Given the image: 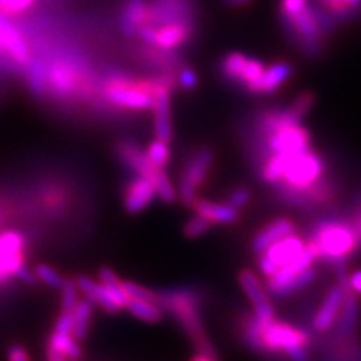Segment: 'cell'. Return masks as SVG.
I'll use <instances>...</instances> for the list:
<instances>
[{"label": "cell", "mask_w": 361, "mask_h": 361, "mask_svg": "<svg viewBox=\"0 0 361 361\" xmlns=\"http://www.w3.org/2000/svg\"><path fill=\"white\" fill-rule=\"evenodd\" d=\"M306 244L316 261H325L329 267L348 262L351 255L360 250L351 226L342 214L316 220L307 232Z\"/></svg>", "instance_id": "obj_1"}, {"label": "cell", "mask_w": 361, "mask_h": 361, "mask_svg": "<svg viewBox=\"0 0 361 361\" xmlns=\"http://www.w3.org/2000/svg\"><path fill=\"white\" fill-rule=\"evenodd\" d=\"M158 304H163L164 307L171 309L178 319L183 322L184 329L193 338L197 349L200 351L195 360H214L216 353H214L212 345L207 341L205 333H203V326L199 318L197 312V300L191 292H169L158 295Z\"/></svg>", "instance_id": "obj_2"}, {"label": "cell", "mask_w": 361, "mask_h": 361, "mask_svg": "<svg viewBox=\"0 0 361 361\" xmlns=\"http://www.w3.org/2000/svg\"><path fill=\"white\" fill-rule=\"evenodd\" d=\"M297 348H314L313 336L302 326L271 319L264 322L261 330V353L289 355Z\"/></svg>", "instance_id": "obj_3"}, {"label": "cell", "mask_w": 361, "mask_h": 361, "mask_svg": "<svg viewBox=\"0 0 361 361\" xmlns=\"http://www.w3.org/2000/svg\"><path fill=\"white\" fill-rule=\"evenodd\" d=\"M286 33L300 51L307 58H318L324 50V32L319 26L313 5H306L298 14L281 18Z\"/></svg>", "instance_id": "obj_4"}, {"label": "cell", "mask_w": 361, "mask_h": 361, "mask_svg": "<svg viewBox=\"0 0 361 361\" xmlns=\"http://www.w3.org/2000/svg\"><path fill=\"white\" fill-rule=\"evenodd\" d=\"M155 80H131L116 77L107 82L104 95L111 104L130 110H151L154 107Z\"/></svg>", "instance_id": "obj_5"}, {"label": "cell", "mask_w": 361, "mask_h": 361, "mask_svg": "<svg viewBox=\"0 0 361 361\" xmlns=\"http://www.w3.org/2000/svg\"><path fill=\"white\" fill-rule=\"evenodd\" d=\"M325 173L326 164L324 157L309 148L302 152L290 155L285 173L277 184L293 190H304L313 185Z\"/></svg>", "instance_id": "obj_6"}, {"label": "cell", "mask_w": 361, "mask_h": 361, "mask_svg": "<svg viewBox=\"0 0 361 361\" xmlns=\"http://www.w3.org/2000/svg\"><path fill=\"white\" fill-rule=\"evenodd\" d=\"M47 357L53 361L80 360L83 357L82 348L73 336V310H62L58 321H56L54 331L49 341Z\"/></svg>", "instance_id": "obj_7"}, {"label": "cell", "mask_w": 361, "mask_h": 361, "mask_svg": "<svg viewBox=\"0 0 361 361\" xmlns=\"http://www.w3.org/2000/svg\"><path fill=\"white\" fill-rule=\"evenodd\" d=\"M306 247V241L298 233H290L280 241L269 245L264 253L259 255V269L268 279L276 271L290 261H293Z\"/></svg>", "instance_id": "obj_8"}, {"label": "cell", "mask_w": 361, "mask_h": 361, "mask_svg": "<svg viewBox=\"0 0 361 361\" xmlns=\"http://www.w3.org/2000/svg\"><path fill=\"white\" fill-rule=\"evenodd\" d=\"M25 236L17 231L0 233V283L16 277L25 265Z\"/></svg>", "instance_id": "obj_9"}, {"label": "cell", "mask_w": 361, "mask_h": 361, "mask_svg": "<svg viewBox=\"0 0 361 361\" xmlns=\"http://www.w3.org/2000/svg\"><path fill=\"white\" fill-rule=\"evenodd\" d=\"M240 285L243 286L247 298L255 307V314L262 321H271L276 318V309L269 301L268 293L264 289L261 280L252 269H243L240 273Z\"/></svg>", "instance_id": "obj_10"}, {"label": "cell", "mask_w": 361, "mask_h": 361, "mask_svg": "<svg viewBox=\"0 0 361 361\" xmlns=\"http://www.w3.org/2000/svg\"><path fill=\"white\" fill-rule=\"evenodd\" d=\"M343 301V288L341 285H334L326 290L325 297L321 302V306L316 310L313 319H312V331L318 334L329 333L341 313Z\"/></svg>", "instance_id": "obj_11"}, {"label": "cell", "mask_w": 361, "mask_h": 361, "mask_svg": "<svg viewBox=\"0 0 361 361\" xmlns=\"http://www.w3.org/2000/svg\"><path fill=\"white\" fill-rule=\"evenodd\" d=\"M154 111H155V135L157 139L171 143V95H169V82L166 78H157L154 90Z\"/></svg>", "instance_id": "obj_12"}, {"label": "cell", "mask_w": 361, "mask_h": 361, "mask_svg": "<svg viewBox=\"0 0 361 361\" xmlns=\"http://www.w3.org/2000/svg\"><path fill=\"white\" fill-rule=\"evenodd\" d=\"M0 44H2V53L13 58L16 63L26 65L29 62V49L25 38L2 11H0Z\"/></svg>", "instance_id": "obj_13"}, {"label": "cell", "mask_w": 361, "mask_h": 361, "mask_svg": "<svg viewBox=\"0 0 361 361\" xmlns=\"http://www.w3.org/2000/svg\"><path fill=\"white\" fill-rule=\"evenodd\" d=\"M191 33H193L191 23H167V25L155 27V39L152 47L161 51H172L184 45L191 38Z\"/></svg>", "instance_id": "obj_14"}, {"label": "cell", "mask_w": 361, "mask_h": 361, "mask_svg": "<svg viewBox=\"0 0 361 361\" xmlns=\"http://www.w3.org/2000/svg\"><path fill=\"white\" fill-rule=\"evenodd\" d=\"M155 196L157 191L152 180L149 178L139 175L127 187L123 203H126V209L130 214H137L148 207Z\"/></svg>", "instance_id": "obj_15"}, {"label": "cell", "mask_w": 361, "mask_h": 361, "mask_svg": "<svg viewBox=\"0 0 361 361\" xmlns=\"http://www.w3.org/2000/svg\"><path fill=\"white\" fill-rule=\"evenodd\" d=\"M295 232V224L289 219H276L269 221L264 229L259 231L252 241V248L256 255L264 253L269 245L280 241L285 236Z\"/></svg>", "instance_id": "obj_16"}, {"label": "cell", "mask_w": 361, "mask_h": 361, "mask_svg": "<svg viewBox=\"0 0 361 361\" xmlns=\"http://www.w3.org/2000/svg\"><path fill=\"white\" fill-rule=\"evenodd\" d=\"M193 209L199 216L205 217L211 223H220V224H232L238 221L240 212L236 208H233L231 203H216L211 200L196 199L193 202Z\"/></svg>", "instance_id": "obj_17"}, {"label": "cell", "mask_w": 361, "mask_h": 361, "mask_svg": "<svg viewBox=\"0 0 361 361\" xmlns=\"http://www.w3.org/2000/svg\"><path fill=\"white\" fill-rule=\"evenodd\" d=\"M77 86V74L71 65L65 62H54L47 66V87L54 94L68 97Z\"/></svg>", "instance_id": "obj_18"}, {"label": "cell", "mask_w": 361, "mask_h": 361, "mask_svg": "<svg viewBox=\"0 0 361 361\" xmlns=\"http://www.w3.org/2000/svg\"><path fill=\"white\" fill-rule=\"evenodd\" d=\"M211 163H212V151L209 148L199 149L187 163L185 171L183 176H180V183L188 184L197 190L203 183H205Z\"/></svg>", "instance_id": "obj_19"}, {"label": "cell", "mask_w": 361, "mask_h": 361, "mask_svg": "<svg viewBox=\"0 0 361 361\" xmlns=\"http://www.w3.org/2000/svg\"><path fill=\"white\" fill-rule=\"evenodd\" d=\"M292 75V65L289 62H276L269 66H265L261 80L256 85L253 94L271 95L283 85Z\"/></svg>", "instance_id": "obj_20"}, {"label": "cell", "mask_w": 361, "mask_h": 361, "mask_svg": "<svg viewBox=\"0 0 361 361\" xmlns=\"http://www.w3.org/2000/svg\"><path fill=\"white\" fill-rule=\"evenodd\" d=\"M148 4L146 0H126L121 9V29L127 37H134L135 30L146 23Z\"/></svg>", "instance_id": "obj_21"}, {"label": "cell", "mask_w": 361, "mask_h": 361, "mask_svg": "<svg viewBox=\"0 0 361 361\" xmlns=\"http://www.w3.org/2000/svg\"><path fill=\"white\" fill-rule=\"evenodd\" d=\"M119 155L122 158V161L126 163L128 167H131L133 171L137 172L140 176H146L152 179L155 172L158 171V166L152 164L151 160L148 158L140 148L133 145V143H121L119 145Z\"/></svg>", "instance_id": "obj_22"}, {"label": "cell", "mask_w": 361, "mask_h": 361, "mask_svg": "<svg viewBox=\"0 0 361 361\" xmlns=\"http://www.w3.org/2000/svg\"><path fill=\"white\" fill-rule=\"evenodd\" d=\"M92 306L94 304L85 298L82 301H77L73 309V336L78 342L85 341L87 336L90 319H92Z\"/></svg>", "instance_id": "obj_23"}, {"label": "cell", "mask_w": 361, "mask_h": 361, "mask_svg": "<svg viewBox=\"0 0 361 361\" xmlns=\"http://www.w3.org/2000/svg\"><path fill=\"white\" fill-rule=\"evenodd\" d=\"M127 309L133 316H135V318L143 321V322L155 324L163 318V312H161L160 304L155 301L130 298V301L127 304Z\"/></svg>", "instance_id": "obj_24"}, {"label": "cell", "mask_w": 361, "mask_h": 361, "mask_svg": "<svg viewBox=\"0 0 361 361\" xmlns=\"http://www.w3.org/2000/svg\"><path fill=\"white\" fill-rule=\"evenodd\" d=\"M316 279V269L313 268V265L307 267L306 269H302L301 273H298L295 277H293L289 283H286L281 290L277 293L279 298H286L293 295L300 290H302L304 288H307L312 281Z\"/></svg>", "instance_id": "obj_25"}, {"label": "cell", "mask_w": 361, "mask_h": 361, "mask_svg": "<svg viewBox=\"0 0 361 361\" xmlns=\"http://www.w3.org/2000/svg\"><path fill=\"white\" fill-rule=\"evenodd\" d=\"M247 56L243 53H229L221 62V73L233 82H240L244 66L247 63Z\"/></svg>", "instance_id": "obj_26"}, {"label": "cell", "mask_w": 361, "mask_h": 361, "mask_svg": "<svg viewBox=\"0 0 361 361\" xmlns=\"http://www.w3.org/2000/svg\"><path fill=\"white\" fill-rule=\"evenodd\" d=\"M29 63V83L33 92L42 95L47 89V66H44L38 61H32Z\"/></svg>", "instance_id": "obj_27"}, {"label": "cell", "mask_w": 361, "mask_h": 361, "mask_svg": "<svg viewBox=\"0 0 361 361\" xmlns=\"http://www.w3.org/2000/svg\"><path fill=\"white\" fill-rule=\"evenodd\" d=\"M151 180H152L154 185H155L157 195L160 196L161 200H164V202H167V203L175 202V199H176V191H175V188H173V185H172V183H171V179L167 178V175H166L163 167L158 169V171L155 172V175L152 176Z\"/></svg>", "instance_id": "obj_28"}, {"label": "cell", "mask_w": 361, "mask_h": 361, "mask_svg": "<svg viewBox=\"0 0 361 361\" xmlns=\"http://www.w3.org/2000/svg\"><path fill=\"white\" fill-rule=\"evenodd\" d=\"M146 155L151 160L152 164L158 167H166L169 163V158H171V151H169V143L160 139H155L151 142L148 146V151H146Z\"/></svg>", "instance_id": "obj_29"}, {"label": "cell", "mask_w": 361, "mask_h": 361, "mask_svg": "<svg viewBox=\"0 0 361 361\" xmlns=\"http://www.w3.org/2000/svg\"><path fill=\"white\" fill-rule=\"evenodd\" d=\"M342 216L349 223V226H351L358 248H361V193H358V196L353 202V205L349 207V211L342 214Z\"/></svg>", "instance_id": "obj_30"}, {"label": "cell", "mask_w": 361, "mask_h": 361, "mask_svg": "<svg viewBox=\"0 0 361 361\" xmlns=\"http://www.w3.org/2000/svg\"><path fill=\"white\" fill-rule=\"evenodd\" d=\"M35 276L38 280L42 281V283L53 289H62L65 283V279L58 273V271L45 264H41L35 268Z\"/></svg>", "instance_id": "obj_31"}, {"label": "cell", "mask_w": 361, "mask_h": 361, "mask_svg": "<svg viewBox=\"0 0 361 361\" xmlns=\"http://www.w3.org/2000/svg\"><path fill=\"white\" fill-rule=\"evenodd\" d=\"M313 104H314V95L312 92H302L301 95H298L295 99H293V103L289 106V110L300 121H302V118L310 111Z\"/></svg>", "instance_id": "obj_32"}, {"label": "cell", "mask_w": 361, "mask_h": 361, "mask_svg": "<svg viewBox=\"0 0 361 361\" xmlns=\"http://www.w3.org/2000/svg\"><path fill=\"white\" fill-rule=\"evenodd\" d=\"M211 224L212 223L209 220L196 214V216L193 219H190L187 221V224L184 226V233H185V236H188V238H197V236L209 231Z\"/></svg>", "instance_id": "obj_33"}, {"label": "cell", "mask_w": 361, "mask_h": 361, "mask_svg": "<svg viewBox=\"0 0 361 361\" xmlns=\"http://www.w3.org/2000/svg\"><path fill=\"white\" fill-rule=\"evenodd\" d=\"M33 4H35V0H0V11L8 17L20 16Z\"/></svg>", "instance_id": "obj_34"}, {"label": "cell", "mask_w": 361, "mask_h": 361, "mask_svg": "<svg viewBox=\"0 0 361 361\" xmlns=\"http://www.w3.org/2000/svg\"><path fill=\"white\" fill-rule=\"evenodd\" d=\"M123 288H126L127 293L130 298H140V300H148V301H155L158 302V293L152 292L151 289L145 288L142 285L133 283V281H122Z\"/></svg>", "instance_id": "obj_35"}, {"label": "cell", "mask_w": 361, "mask_h": 361, "mask_svg": "<svg viewBox=\"0 0 361 361\" xmlns=\"http://www.w3.org/2000/svg\"><path fill=\"white\" fill-rule=\"evenodd\" d=\"M62 310L71 312L77 304V285L73 280H65L62 286Z\"/></svg>", "instance_id": "obj_36"}, {"label": "cell", "mask_w": 361, "mask_h": 361, "mask_svg": "<svg viewBox=\"0 0 361 361\" xmlns=\"http://www.w3.org/2000/svg\"><path fill=\"white\" fill-rule=\"evenodd\" d=\"M307 5V0H280V18H288L298 14Z\"/></svg>", "instance_id": "obj_37"}, {"label": "cell", "mask_w": 361, "mask_h": 361, "mask_svg": "<svg viewBox=\"0 0 361 361\" xmlns=\"http://www.w3.org/2000/svg\"><path fill=\"white\" fill-rule=\"evenodd\" d=\"M252 199V193L250 190L248 188H244V187H240V188H235L229 199H228V203H231V205L236 209H241L244 208L248 202H250Z\"/></svg>", "instance_id": "obj_38"}, {"label": "cell", "mask_w": 361, "mask_h": 361, "mask_svg": "<svg viewBox=\"0 0 361 361\" xmlns=\"http://www.w3.org/2000/svg\"><path fill=\"white\" fill-rule=\"evenodd\" d=\"M178 82H179L180 87L191 90V89H195L197 85V75L193 70H190V68H184V70H180V73H179Z\"/></svg>", "instance_id": "obj_39"}, {"label": "cell", "mask_w": 361, "mask_h": 361, "mask_svg": "<svg viewBox=\"0 0 361 361\" xmlns=\"http://www.w3.org/2000/svg\"><path fill=\"white\" fill-rule=\"evenodd\" d=\"M8 358L13 361H26V360H29V355L26 353V349L23 346L13 345L8 351Z\"/></svg>", "instance_id": "obj_40"}, {"label": "cell", "mask_w": 361, "mask_h": 361, "mask_svg": "<svg viewBox=\"0 0 361 361\" xmlns=\"http://www.w3.org/2000/svg\"><path fill=\"white\" fill-rule=\"evenodd\" d=\"M16 277L20 279L21 281H25V283H27V285H35L37 280H38L37 276H35V273H32V271H30L27 267H25V265H23V267L17 271Z\"/></svg>", "instance_id": "obj_41"}, {"label": "cell", "mask_w": 361, "mask_h": 361, "mask_svg": "<svg viewBox=\"0 0 361 361\" xmlns=\"http://www.w3.org/2000/svg\"><path fill=\"white\" fill-rule=\"evenodd\" d=\"M99 280H101V283H111V281H116L119 279L110 268L106 267V268L99 269Z\"/></svg>", "instance_id": "obj_42"}, {"label": "cell", "mask_w": 361, "mask_h": 361, "mask_svg": "<svg viewBox=\"0 0 361 361\" xmlns=\"http://www.w3.org/2000/svg\"><path fill=\"white\" fill-rule=\"evenodd\" d=\"M349 285L357 293H361V271H357V273L349 277Z\"/></svg>", "instance_id": "obj_43"}, {"label": "cell", "mask_w": 361, "mask_h": 361, "mask_svg": "<svg viewBox=\"0 0 361 361\" xmlns=\"http://www.w3.org/2000/svg\"><path fill=\"white\" fill-rule=\"evenodd\" d=\"M252 2L253 0H221V4L229 8H243V6L250 5Z\"/></svg>", "instance_id": "obj_44"}, {"label": "cell", "mask_w": 361, "mask_h": 361, "mask_svg": "<svg viewBox=\"0 0 361 361\" xmlns=\"http://www.w3.org/2000/svg\"><path fill=\"white\" fill-rule=\"evenodd\" d=\"M343 2L361 16V0H343Z\"/></svg>", "instance_id": "obj_45"}, {"label": "cell", "mask_w": 361, "mask_h": 361, "mask_svg": "<svg viewBox=\"0 0 361 361\" xmlns=\"http://www.w3.org/2000/svg\"><path fill=\"white\" fill-rule=\"evenodd\" d=\"M0 51H2V44H0Z\"/></svg>", "instance_id": "obj_46"}]
</instances>
